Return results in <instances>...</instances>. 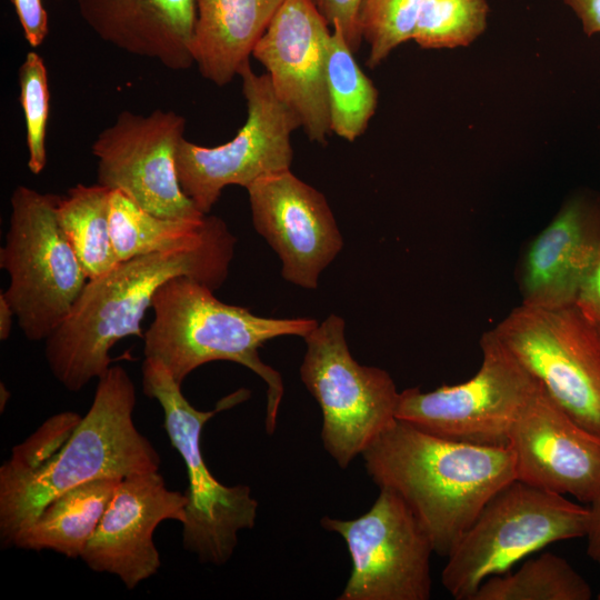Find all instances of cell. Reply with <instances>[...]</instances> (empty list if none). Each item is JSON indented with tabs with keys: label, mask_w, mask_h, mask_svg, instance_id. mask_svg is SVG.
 I'll return each instance as SVG.
<instances>
[{
	"label": "cell",
	"mask_w": 600,
	"mask_h": 600,
	"mask_svg": "<svg viewBox=\"0 0 600 600\" xmlns=\"http://www.w3.org/2000/svg\"><path fill=\"white\" fill-rule=\"evenodd\" d=\"M597 598H598V600H600V593L598 594V597H597Z\"/></svg>",
	"instance_id": "37"
},
{
	"label": "cell",
	"mask_w": 600,
	"mask_h": 600,
	"mask_svg": "<svg viewBox=\"0 0 600 600\" xmlns=\"http://www.w3.org/2000/svg\"><path fill=\"white\" fill-rule=\"evenodd\" d=\"M119 481L98 479L57 496L18 533L12 547L80 558Z\"/></svg>",
	"instance_id": "21"
},
{
	"label": "cell",
	"mask_w": 600,
	"mask_h": 600,
	"mask_svg": "<svg viewBox=\"0 0 600 600\" xmlns=\"http://www.w3.org/2000/svg\"><path fill=\"white\" fill-rule=\"evenodd\" d=\"M246 189L253 227L278 254L283 279L316 289L343 247L326 197L290 169L263 176Z\"/></svg>",
	"instance_id": "14"
},
{
	"label": "cell",
	"mask_w": 600,
	"mask_h": 600,
	"mask_svg": "<svg viewBox=\"0 0 600 600\" xmlns=\"http://www.w3.org/2000/svg\"><path fill=\"white\" fill-rule=\"evenodd\" d=\"M588 581L562 557L544 552L513 573L486 579L472 600H590Z\"/></svg>",
	"instance_id": "25"
},
{
	"label": "cell",
	"mask_w": 600,
	"mask_h": 600,
	"mask_svg": "<svg viewBox=\"0 0 600 600\" xmlns=\"http://www.w3.org/2000/svg\"><path fill=\"white\" fill-rule=\"evenodd\" d=\"M238 76L247 103V120L238 133L216 147L184 138L177 152L181 188L204 214L227 186L247 188L263 176L290 169L291 133L301 128L296 114L274 93L268 73L257 74L248 61Z\"/></svg>",
	"instance_id": "11"
},
{
	"label": "cell",
	"mask_w": 600,
	"mask_h": 600,
	"mask_svg": "<svg viewBox=\"0 0 600 600\" xmlns=\"http://www.w3.org/2000/svg\"><path fill=\"white\" fill-rule=\"evenodd\" d=\"M60 196L20 184L10 198V219L0 268L3 291L30 341L46 340L64 320L88 278L57 219Z\"/></svg>",
	"instance_id": "7"
},
{
	"label": "cell",
	"mask_w": 600,
	"mask_h": 600,
	"mask_svg": "<svg viewBox=\"0 0 600 600\" xmlns=\"http://www.w3.org/2000/svg\"><path fill=\"white\" fill-rule=\"evenodd\" d=\"M111 191L99 183H79L70 188L57 206L59 226L88 280L106 273L120 262L111 238Z\"/></svg>",
	"instance_id": "23"
},
{
	"label": "cell",
	"mask_w": 600,
	"mask_h": 600,
	"mask_svg": "<svg viewBox=\"0 0 600 600\" xmlns=\"http://www.w3.org/2000/svg\"><path fill=\"white\" fill-rule=\"evenodd\" d=\"M424 0H364L359 26L369 46L367 66L376 68L403 42L412 40Z\"/></svg>",
	"instance_id": "27"
},
{
	"label": "cell",
	"mask_w": 600,
	"mask_h": 600,
	"mask_svg": "<svg viewBox=\"0 0 600 600\" xmlns=\"http://www.w3.org/2000/svg\"><path fill=\"white\" fill-rule=\"evenodd\" d=\"M487 0H424L412 40L424 49L467 47L487 28Z\"/></svg>",
	"instance_id": "26"
},
{
	"label": "cell",
	"mask_w": 600,
	"mask_h": 600,
	"mask_svg": "<svg viewBox=\"0 0 600 600\" xmlns=\"http://www.w3.org/2000/svg\"><path fill=\"white\" fill-rule=\"evenodd\" d=\"M576 304L600 328V243Z\"/></svg>",
	"instance_id": "32"
},
{
	"label": "cell",
	"mask_w": 600,
	"mask_h": 600,
	"mask_svg": "<svg viewBox=\"0 0 600 600\" xmlns=\"http://www.w3.org/2000/svg\"><path fill=\"white\" fill-rule=\"evenodd\" d=\"M16 318L14 311L4 297L3 291L0 292V340L4 341L10 337L12 323Z\"/></svg>",
	"instance_id": "35"
},
{
	"label": "cell",
	"mask_w": 600,
	"mask_h": 600,
	"mask_svg": "<svg viewBox=\"0 0 600 600\" xmlns=\"http://www.w3.org/2000/svg\"><path fill=\"white\" fill-rule=\"evenodd\" d=\"M344 320L330 314L303 339L300 378L322 412L323 447L344 469L396 420L399 392L383 369L351 356Z\"/></svg>",
	"instance_id": "9"
},
{
	"label": "cell",
	"mask_w": 600,
	"mask_h": 600,
	"mask_svg": "<svg viewBox=\"0 0 600 600\" xmlns=\"http://www.w3.org/2000/svg\"><path fill=\"white\" fill-rule=\"evenodd\" d=\"M81 418L71 411L52 416L24 442L12 448L11 457L1 464L0 471L20 472L38 468L58 452Z\"/></svg>",
	"instance_id": "29"
},
{
	"label": "cell",
	"mask_w": 600,
	"mask_h": 600,
	"mask_svg": "<svg viewBox=\"0 0 600 600\" xmlns=\"http://www.w3.org/2000/svg\"><path fill=\"white\" fill-rule=\"evenodd\" d=\"M361 456L372 481L403 499L443 557L491 497L516 479L510 446L449 440L398 419Z\"/></svg>",
	"instance_id": "2"
},
{
	"label": "cell",
	"mask_w": 600,
	"mask_h": 600,
	"mask_svg": "<svg viewBox=\"0 0 600 600\" xmlns=\"http://www.w3.org/2000/svg\"><path fill=\"white\" fill-rule=\"evenodd\" d=\"M330 28L313 0H286L252 51L279 100L309 140L319 143L331 132L326 82Z\"/></svg>",
	"instance_id": "15"
},
{
	"label": "cell",
	"mask_w": 600,
	"mask_h": 600,
	"mask_svg": "<svg viewBox=\"0 0 600 600\" xmlns=\"http://www.w3.org/2000/svg\"><path fill=\"white\" fill-rule=\"evenodd\" d=\"M353 53L341 30L332 28L326 59L330 129L350 142L366 131L378 104V90Z\"/></svg>",
	"instance_id": "24"
},
{
	"label": "cell",
	"mask_w": 600,
	"mask_h": 600,
	"mask_svg": "<svg viewBox=\"0 0 600 600\" xmlns=\"http://www.w3.org/2000/svg\"><path fill=\"white\" fill-rule=\"evenodd\" d=\"M88 27L104 42L170 70L194 64L196 0H76Z\"/></svg>",
	"instance_id": "19"
},
{
	"label": "cell",
	"mask_w": 600,
	"mask_h": 600,
	"mask_svg": "<svg viewBox=\"0 0 600 600\" xmlns=\"http://www.w3.org/2000/svg\"><path fill=\"white\" fill-rule=\"evenodd\" d=\"M480 348L481 366L469 380L399 392L396 419L449 440L509 446L514 424L542 387L491 330L482 334Z\"/></svg>",
	"instance_id": "8"
},
{
	"label": "cell",
	"mask_w": 600,
	"mask_h": 600,
	"mask_svg": "<svg viewBox=\"0 0 600 600\" xmlns=\"http://www.w3.org/2000/svg\"><path fill=\"white\" fill-rule=\"evenodd\" d=\"M320 523L343 538L351 558V573L339 600L430 598L432 544L394 491L380 488L370 510L357 519L326 516Z\"/></svg>",
	"instance_id": "12"
},
{
	"label": "cell",
	"mask_w": 600,
	"mask_h": 600,
	"mask_svg": "<svg viewBox=\"0 0 600 600\" xmlns=\"http://www.w3.org/2000/svg\"><path fill=\"white\" fill-rule=\"evenodd\" d=\"M110 228L119 261L137 256L201 244L228 230L226 222L206 214L200 219L157 217L119 190L110 196Z\"/></svg>",
	"instance_id": "22"
},
{
	"label": "cell",
	"mask_w": 600,
	"mask_h": 600,
	"mask_svg": "<svg viewBox=\"0 0 600 600\" xmlns=\"http://www.w3.org/2000/svg\"><path fill=\"white\" fill-rule=\"evenodd\" d=\"M589 519L587 528V554L600 567V494L589 503Z\"/></svg>",
	"instance_id": "34"
},
{
	"label": "cell",
	"mask_w": 600,
	"mask_h": 600,
	"mask_svg": "<svg viewBox=\"0 0 600 600\" xmlns=\"http://www.w3.org/2000/svg\"><path fill=\"white\" fill-rule=\"evenodd\" d=\"M214 290L187 276L161 284L152 300L153 321L143 334L144 358L160 362L177 381L216 360L242 364L267 383L266 430L276 429L283 397L281 374L259 357V348L282 336L304 338L318 322L311 318H264L227 304Z\"/></svg>",
	"instance_id": "4"
},
{
	"label": "cell",
	"mask_w": 600,
	"mask_h": 600,
	"mask_svg": "<svg viewBox=\"0 0 600 600\" xmlns=\"http://www.w3.org/2000/svg\"><path fill=\"white\" fill-rule=\"evenodd\" d=\"M142 390L159 402L163 428L186 466L182 546L202 563L224 564L236 550L239 532L254 527L258 501L248 486H224L212 476L201 450V433L216 413L244 401L249 391L241 389L221 399L213 410L201 411L187 400L169 371L148 358L142 363Z\"/></svg>",
	"instance_id": "5"
},
{
	"label": "cell",
	"mask_w": 600,
	"mask_h": 600,
	"mask_svg": "<svg viewBox=\"0 0 600 600\" xmlns=\"http://www.w3.org/2000/svg\"><path fill=\"white\" fill-rule=\"evenodd\" d=\"M579 19L583 32L591 37L600 33V0H562Z\"/></svg>",
	"instance_id": "33"
},
{
	"label": "cell",
	"mask_w": 600,
	"mask_h": 600,
	"mask_svg": "<svg viewBox=\"0 0 600 600\" xmlns=\"http://www.w3.org/2000/svg\"><path fill=\"white\" fill-rule=\"evenodd\" d=\"M237 238L230 232L193 247L137 256L87 281L60 326L44 340L48 367L59 383L78 392L111 367L121 339L143 338L141 322L158 288L187 276L212 290L227 280Z\"/></svg>",
	"instance_id": "1"
},
{
	"label": "cell",
	"mask_w": 600,
	"mask_h": 600,
	"mask_svg": "<svg viewBox=\"0 0 600 600\" xmlns=\"http://www.w3.org/2000/svg\"><path fill=\"white\" fill-rule=\"evenodd\" d=\"M12 3L27 42L32 48L41 46L49 32L42 0H12Z\"/></svg>",
	"instance_id": "31"
},
{
	"label": "cell",
	"mask_w": 600,
	"mask_h": 600,
	"mask_svg": "<svg viewBox=\"0 0 600 600\" xmlns=\"http://www.w3.org/2000/svg\"><path fill=\"white\" fill-rule=\"evenodd\" d=\"M588 519V507L514 479L491 497L448 554L442 586L457 600H472L486 579L528 554L584 537Z\"/></svg>",
	"instance_id": "6"
},
{
	"label": "cell",
	"mask_w": 600,
	"mask_h": 600,
	"mask_svg": "<svg viewBox=\"0 0 600 600\" xmlns=\"http://www.w3.org/2000/svg\"><path fill=\"white\" fill-rule=\"evenodd\" d=\"M491 331L558 407L600 436V328L577 304H520Z\"/></svg>",
	"instance_id": "10"
},
{
	"label": "cell",
	"mask_w": 600,
	"mask_h": 600,
	"mask_svg": "<svg viewBox=\"0 0 600 600\" xmlns=\"http://www.w3.org/2000/svg\"><path fill=\"white\" fill-rule=\"evenodd\" d=\"M9 398H10L9 390L1 382V384H0V409H1V412L3 411V408L6 407Z\"/></svg>",
	"instance_id": "36"
},
{
	"label": "cell",
	"mask_w": 600,
	"mask_h": 600,
	"mask_svg": "<svg viewBox=\"0 0 600 600\" xmlns=\"http://www.w3.org/2000/svg\"><path fill=\"white\" fill-rule=\"evenodd\" d=\"M20 103L28 147V168L40 174L47 163L46 132L50 110L48 72L43 59L29 51L19 69Z\"/></svg>",
	"instance_id": "28"
},
{
	"label": "cell",
	"mask_w": 600,
	"mask_h": 600,
	"mask_svg": "<svg viewBox=\"0 0 600 600\" xmlns=\"http://www.w3.org/2000/svg\"><path fill=\"white\" fill-rule=\"evenodd\" d=\"M599 243L600 196L576 191L521 256L517 271L521 304L547 309L576 304Z\"/></svg>",
	"instance_id": "18"
},
{
	"label": "cell",
	"mask_w": 600,
	"mask_h": 600,
	"mask_svg": "<svg viewBox=\"0 0 600 600\" xmlns=\"http://www.w3.org/2000/svg\"><path fill=\"white\" fill-rule=\"evenodd\" d=\"M516 479L591 503L600 494V436L571 419L543 389L509 440Z\"/></svg>",
	"instance_id": "17"
},
{
	"label": "cell",
	"mask_w": 600,
	"mask_h": 600,
	"mask_svg": "<svg viewBox=\"0 0 600 600\" xmlns=\"http://www.w3.org/2000/svg\"><path fill=\"white\" fill-rule=\"evenodd\" d=\"M184 130L186 119L171 110L120 112L91 147L98 160L97 183L123 192L157 217L202 218L206 214L186 196L178 177L177 152Z\"/></svg>",
	"instance_id": "13"
},
{
	"label": "cell",
	"mask_w": 600,
	"mask_h": 600,
	"mask_svg": "<svg viewBox=\"0 0 600 600\" xmlns=\"http://www.w3.org/2000/svg\"><path fill=\"white\" fill-rule=\"evenodd\" d=\"M187 504L186 492L170 490L159 471L121 479L80 559L134 589L161 567L156 528L164 520L183 523Z\"/></svg>",
	"instance_id": "16"
},
{
	"label": "cell",
	"mask_w": 600,
	"mask_h": 600,
	"mask_svg": "<svg viewBox=\"0 0 600 600\" xmlns=\"http://www.w3.org/2000/svg\"><path fill=\"white\" fill-rule=\"evenodd\" d=\"M286 0H196L193 59L201 76L222 87L250 61Z\"/></svg>",
	"instance_id": "20"
},
{
	"label": "cell",
	"mask_w": 600,
	"mask_h": 600,
	"mask_svg": "<svg viewBox=\"0 0 600 600\" xmlns=\"http://www.w3.org/2000/svg\"><path fill=\"white\" fill-rule=\"evenodd\" d=\"M136 387L121 366L98 379L93 401L64 444L36 469L0 471V543L11 548L57 496L98 479L159 471L160 457L136 427Z\"/></svg>",
	"instance_id": "3"
},
{
	"label": "cell",
	"mask_w": 600,
	"mask_h": 600,
	"mask_svg": "<svg viewBox=\"0 0 600 600\" xmlns=\"http://www.w3.org/2000/svg\"><path fill=\"white\" fill-rule=\"evenodd\" d=\"M364 0H313L320 13L332 28H339L353 52L362 40L359 17Z\"/></svg>",
	"instance_id": "30"
}]
</instances>
